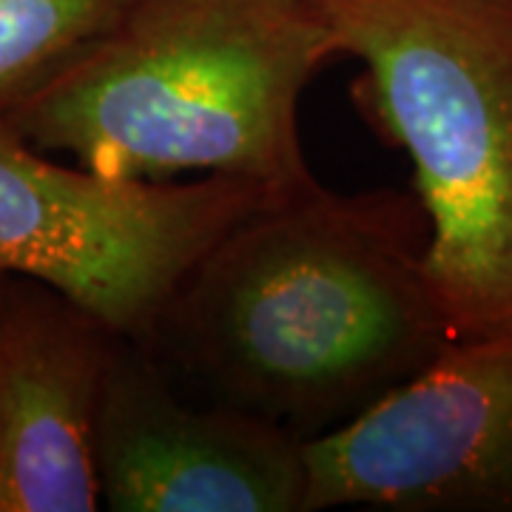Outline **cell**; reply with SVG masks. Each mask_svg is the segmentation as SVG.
Masks as SVG:
<instances>
[{
	"label": "cell",
	"mask_w": 512,
	"mask_h": 512,
	"mask_svg": "<svg viewBox=\"0 0 512 512\" xmlns=\"http://www.w3.org/2000/svg\"><path fill=\"white\" fill-rule=\"evenodd\" d=\"M416 194L319 183L259 208L205 254L148 348L200 387L311 441L453 342L427 276Z\"/></svg>",
	"instance_id": "cell-1"
},
{
	"label": "cell",
	"mask_w": 512,
	"mask_h": 512,
	"mask_svg": "<svg viewBox=\"0 0 512 512\" xmlns=\"http://www.w3.org/2000/svg\"><path fill=\"white\" fill-rule=\"evenodd\" d=\"M339 55L313 0H137L106 35L3 114L106 177H237L288 200L319 185L299 103Z\"/></svg>",
	"instance_id": "cell-2"
},
{
	"label": "cell",
	"mask_w": 512,
	"mask_h": 512,
	"mask_svg": "<svg viewBox=\"0 0 512 512\" xmlns=\"http://www.w3.org/2000/svg\"><path fill=\"white\" fill-rule=\"evenodd\" d=\"M407 151L456 339L512 333V0H313Z\"/></svg>",
	"instance_id": "cell-3"
},
{
	"label": "cell",
	"mask_w": 512,
	"mask_h": 512,
	"mask_svg": "<svg viewBox=\"0 0 512 512\" xmlns=\"http://www.w3.org/2000/svg\"><path fill=\"white\" fill-rule=\"evenodd\" d=\"M271 202L237 177L160 183L55 163L0 117V276L52 288L123 339L148 345L205 254Z\"/></svg>",
	"instance_id": "cell-4"
},
{
	"label": "cell",
	"mask_w": 512,
	"mask_h": 512,
	"mask_svg": "<svg viewBox=\"0 0 512 512\" xmlns=\"http://www.w3.org/2000/svg\"><path fill=\"white\" fill-rule=\"evenodd\" d=\"M512 512V333L456 339L308 441L305 512Z\"/></svg>",
	"instance_id": "cell-5"
},
{
	"label": "cell",
	"mask_w": 512,
	"mask_h": 512,
	"mask_svg": "<svg viewBox=\"0 0 512 512\" xmlns=\"http://www.w3.org/2000/svg\"><path fill=\"white\" fill-rule=\"evenodd\" d=\"M111 512H305L308 441L214 399H188L154 350L120 339L97 419Z\"/></svg>",
	"instance_id": "cell-6"
},
{
	"label": "cell",
	"mask_w": 512,
	"mask_h": 512,
	"mask_svg": "<svg viewBox=\"0 0 512 512\" xmlns=\"http://www.w3.org/2000/svg\"><path fill=\"white\" fill-rule=\"evenodd\" d=\"M120 339L52 288L0 276V512L103 507L97 419Z\"/></svg>",
	"instance_id": "cell-7"
},
{
	"label": "cell",
	"mask_w": 512,
	"mask_h": 512,
	"mask_svg": "<svg viewBox=\"0 0 512 512\" xmlns=\"http://www.w3.org/2000/svg\"><path fill=\"white\" fill-rule=\"evenodd\" d=\"M137 0H0V117L40 92Z\"/></svg>",
	"instance_id": "cell-8"
}]
</instances>
